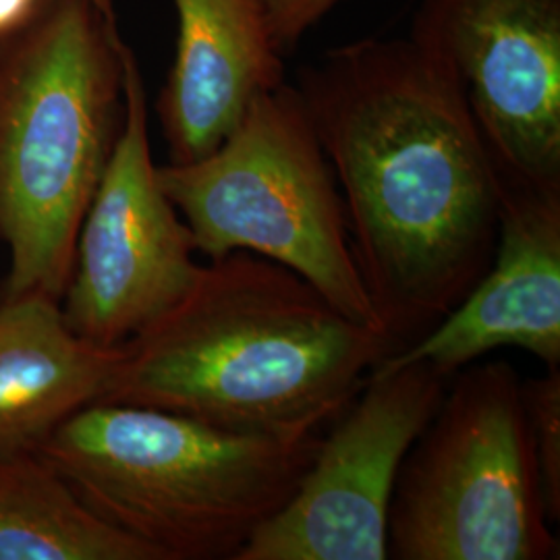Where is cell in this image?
<instances>
[{
    "label": "cell",
    "instance_id": "cell-1",
    "mask_svg": "<svg viewBox=\"0 0 560 560\" xmlns=\"http://www.w3.org/2000/svg\"><path fill=\"white\" fill-rule=\"evenodd\" d=\"M353 258L395 351L490 268L502 180L459 85L409 38H361L298 71Z\"/></svg>",
    "mask_w": 560,
    "mask_h": 560
},
{
    "label": "cell",
    "instance_id": "cell-2",
    "mask_svg": "<svg viewBox=\"0 0 560 560\" xmlns=\"http://www.w3.org/2000/svg\"><path fill=\"white\" fill-rule=\"evenodd\" d=\"M395 345L279 261L233 252L119 347L102 400L241 434H322ZM101 402V400H98Z\"/></svg>",
    "mask_w": 560,
    "mask_h": 560
},
{
    "label": "cell",
    "instance_id": "cell-3",
    "mask_svg": "<svg viewBox=\"0 0 560 560\" xmlns=\"http://www.w3.org/2000/svg\"><path fill=\"white\" fill-rule=\"evenodd\" d=\"M129 48L117 0H40L0 38L4 298H62L81 221L119 136Z\"/></svg>",
    "mask_w": 560,
    "mask_h": 560
},
{
    "label": "cell",
    "instance_id": "cell-4",
    "mask_svg": "<svg viewBox=\"0 0 560 560\" xmlns=\"http://www.w3.org/2000/svg\"><path fill=\"white\" fill-rule=\"evenodd\" d=\"M322 434L277 439L92 402L36 453L98 517L161 560H235L291 501Z\"/></svg>",
    "mask_w": 560,
    "mask_h": 560
},
{
    "label": "cell",
    "instance_id": "cell-5",
    "mask_svg": "<svg viewBox=\"0 0 560 560\" xmlns=\"http://www.w3.org/2000/svg\"><path fill=\"white\" fill-rule=\"evenodd\" d=\"M159 180L196 252L279 261L349 320L384 332L353 258L335 173L295 85L261 94L212 154L159 166Z\"/></svg>",
    "mask_w": 560,
    "mask_h": 560
},
{
    "label": "cell",
    "instance_id": "cell-6",
    "mask_svg": "<svg viewBox=\"0 0 560 560\" xmlns=\"http://www.w3.org/2000/svg\"><path fill=\"white\" fill-rule=\"evenodd\" d=\"M388 559L552 560V534L517 372L465 365L400 463Z\"/></svg>",
    "mask_w": 560,
    "mask_h": 560
},
{
    "label": "cell",
    "instance_id": "cell-7",
    "mask_svg": "<svg viewBox=\"0 0 560 560\" xmlns=\"http://www.w3.org/2000/svg\"><path fill=\"white\" fill-rule=\"evenodd\" d=\"M194 254V235L159 180L148 94L129 48L119 136L81 221L60 298L65 320L81 339L117 349L187 293L200 272Z\"/></svg>",
    "mask_w": 560,
    "mask_h": 560
},
{
    "label": "cell",
    "instance_id": "cell-8",
    "mask_svg": "<svg viewBox=\"0 0 560 560\" xmlns=\"http://www.w3.org/2000/svg\"><path fill=\"white\" fill-rule=\"evenodd\" d=\"M451 376L428 363L370 372L322 434L300 488L235 560H384L400 463L441 405Z\"/></svg>",
    "mask_w": 560,
    "mask_h": 560
},
{
    "label": "cell",
    "instance_id": "cell-9",
    "mask_svg": "<svg viewBox=\"0 0 560 560\" xmlns=\"http://www.w3.org/2000/svg\"><path fill=\"white\" fill-rule=\"evenodd\" d=\"M409 40L459 85L502 183L560 191V0H420Z\"/></svg>",
    "mask_w": 560,
    "mask_h": 560
},
{
    "label": "cell",
    "instance_id": "cell-10",
    "mask_svg": "<svg viewBox=\"0 0 560 560\" xmlns=\"http://www.w3.org/2000/svg\"><path fill=\"white\" fill-rule=\"evenodd\" d=\"M499 347L560 368V191L502 183L499 241L486 275L428 335L372 372L421 361L453 378Z\"/></svg>",
    "mask_w": 560,
    "mask_h": 560
},
{
    "label": "cell",
    "instance_id": "cell-11",
    "mask_svg": "<svg viewBox=\"0 0 560 560\" xmlns=\"http://www.w3.org/2000/svg\"><path fill=\"white\" fill-rule=\"evenodd\" d=\"M177 44L156 102L171 164L212 154L261 94L287 83L264 0H173Z\"/></svg>",
    "mask_w": 560,
    "mask_h": 560
},
{
    "label": "cell",
    "instance_id": "cell-12",
    "mask_svg": "<svg viewBox=\"0 0 560 560\" xmlns=\"http://www.w3.org/2000/svg\"><path fill=\"white\" fill-rule=\"evenodd\" d=\"M119 360L67 324L40 293L0 303V455L36 453L46 436L98 402Z\"/></svg>",
    "mask_w": 560,
    "mask_h": 560
},
{
    "label": "cell",
    "instance_id": "cell-13",
    "mask_svg": "<svg viewBox=\"0 0 560 560\" xmlns=\"http://www.w3.org/2000/svg\"><path fill=\"white\" fill-rule=\"evenodd\" d=\"M0 560H161L98 517L38 453L0 455Z\"/></svg>",
    "mask_w": 560,
    "mask_h": 560
},
{
    "label": "cell",
    "instance_id": "cell-14",
    "mask_svg": "<svg viewBox=\"0 0 560 560\" xmlns=\"http://www.w3.org/2000/svg\"><path fill=\"white\" fill-rule=\"evenodd\" d=\"M521 397L540 471L546 513L555 525L560 521V368H546L540 378L521 382Z\"/></svg>",
    "mask_w": 560,
    "mask_h": 560
},
{
    "label": "cell",
    "instance_id": "cell-15",
    "mask_svg": "<svg viewBox=\"0 0 560 560\" xmlns=\"http://www.w3.org/2000/svg\"><path fill=\"white\" fill-rule=\"evenodd\" d=\"M342 0H264L272 40L282 57L295 52L300 42Z\"/></svg>",
    "mask_w": 560,
    "mask_h": 560
},
{
    "label": "cell",
    "instance_id": "cell-16",
    "mask_svg": "<svg viewBox=\"0 0 560 560\" xmlns=\"http://www.w3.org/2000/svg\"><path fill=\"white\" fill-rule=\"evenodd\" d=\"M40 0H0V38L18 30L27 20Z\"/></svg>",
    "mask_w": 560,
    "mask_h": 560
}]
</instances>
